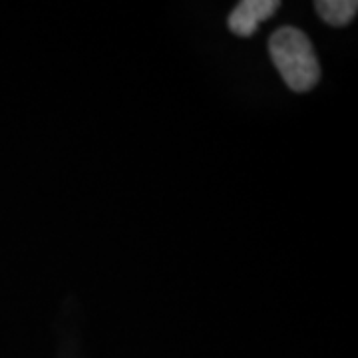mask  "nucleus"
<instances>
[{"label": "nucleus", "instance_id": "f257e3e1", "mask_svg": "<svg viewBox=\"0 0 358 358\" xmlns=\"http://www.w3.org/2000/svg\"><path fill=\"white\" fill-rule=\"evenodd\" d=\"M271 60L293 92H308L320 80V66L307 34L296 28H279L268 40Z\"/></svg>", "mask_w": 358, "mask_h": 358}, {"label": "nucleus", "instance_id": "f03ea898", "mask_svg": "<svg viewBox=\"0 0 358 358\" xmlns=\"http://www.w3.org/2000/svg\"><path fill=\"white\" fill-rule=\"evenodd\" d=\"M281 6L279 0H243L239 2L229 16V30L237 36L255 34L259 24L271 18Z\"/></svg>", "mask_w": 358, "mask_h": 358}, {"label": "nucleus", "instance_id": "7ed1b4c3", "mask_svg": "<svg viewBox=\"0 0 358 358\" xmlns=\"http://www.w3.org/2000/svg\"><path fill=\"white\" fill-rule=\"evenodd\" d=\"M315 8L324 22L333 26H345L357 16L358 2L357 0H319Z\"/></svg>", "mask_w": 358, "mask_h": 358}]
</instances>
